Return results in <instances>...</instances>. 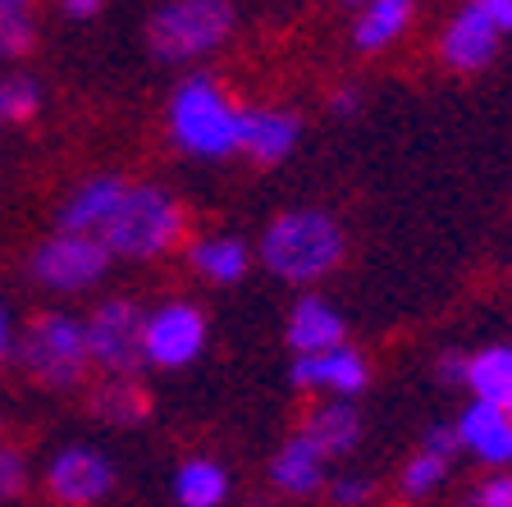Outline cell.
Wrapping results in <instances>:
<instances>
[{
    "label": "cell",
    "instance_id": "8",
    "mask_svg": "<svg viewBox=\"0 0 512 507\" xmlns=\"http://www.w3.org/2000/svg\"><path fill=\"white\" fill-rule=\"evenodd\" d=\"M206 348V316L192 302H160L142 320V357L156 370H183Z\"/></svg>",
    "mask_w": 512,
    "mask_h": 507
},
{
    "label": "cell",
    "instance_id": "17",
    "mask_svg": "<svg viewBox=\"0 0 512 507\" xmlns=\"http://www.w3.org/2000/svg\"><path fill=\"white\" fill-rule=\"evenodd\" d=\"M87 407L106 425H142L151 416V393L142 389L138 375H101Z\"/></svg>",
    "mask_w": 512,
    "mask_h": 507
},
{
    "label": "cell",
    "instance_id": "27",
    "mask_svg": "<svg viewBox=\"0 0 512 507\" xmlns=\"http://www.w3.org/2000/svg\"><path fill=\"white\" fill-rule=\"evenodd\" d=\"M371 494H375V485L371 480H362V476H339L334 480V489H330V498L339 507H362Z\"/></svg>",
    "mask_w": 512,
    "mask_h": 507
},
{
    "label": "cell",
    "instance_id": "26",
    "mask_svg": "<svg viewBox=\"0 0 512 507\" xmlns=\"http://www.w3.org/2000/svg\"><path fill=\"white\" fill-rule=\"evenodd\" d=\"M28 489V457L23 448L0 444V498H19Z\"/></svg>",
    "mask_w": 512,
    "mask_h": 507
},
{
    "label": "cell",
    "instance_id": "29",
    "mask_svg": "<svg viewBox=\"0 0 512 507\" xmlns=\"http://www.w3.org/2000/svg\"><path fill=\"white\" fill-rule=\"evenodd\" d=\"M439 380L467 384V357H462V352H444V357H439Z\"/></svg>",
    "mask_w": 512,
    "mask_h": 507
},
{
    "label": "cell",
    "instance_id": "32",
    "mask_svg": "<svg viewBox=\"0 0 512 507\" xmlns=\"http://www.w3.org/2000/svg\"><path fill=\"white\" fill-rule=\"evenodd\" d=\"M485 5V14H490L494 23H499V32H512V0H480Z\"/></svg>",
    "mask_w": 512,
    "mask_h": 507
},
{
    "label": "cell",
    "instance_id": "35",
    "mask_svg": "<svg viewBox=\"0 0 512 507\" xmlns=\"http://www.w3.org/2000/svg\"><path fill=\"white\" fill-rule=\"evenodd\" d=\"M32 5H37V0H0V14H14V19H32Z\"/></svg>",
    "mask_w": 512,
    "mask_h": 507
},
{
    "label": "cell",
    "instance_id": "25",
    "mask_svg": "<svg viewBox=\"0 0 512 507\" xmlns=\"http://www.w3.org/2000/svg\"><path fill=\"white\" fill-rule=\"evenodd\" d=\"M37 42V23L32 19H14V14H0V64L23 60Z\"/></svg>",
    "mask_w": 512,
    "mask_h": 507
},
{
    "label": "cell",
    "instance_id": "28",
    "mask_svg": "<svg viewBox=\"0 0 512 507\" xmlns=\"http://www.w3.org/2000/svg\"><path fill=\"white\" fill-rule=\"evenodd\" d=\"M480 507H512V476H494L480 485Z\"/></svg>",
    "mask_w": 512,
    "mask_h": 507
},
{
    "label": "cell",
    "instance_id": "34",
    "mask_svg": "<svg viewBox=\"0 0 512 507\" xmlns=\"http://www.w3.org/2000/svg\"><path fill=\"white\" fill-rule=\"evenodd\" d=\"M334 115H352V110H357V92H352V87H343V92H334Z\"/></svg>",
    "mask_w": 512,
    "mask_h": 507
},
{
    "label": "cell",
    "instance_id": "13",
    "mask_svg": "<svg viewBox=\"0 0 512 507\" xmlns=\"http://www.w3.org/2000/svg\"><path fill=\"white\" fill-rule=\"evenodd\" d=\"M293 384L298 389H330L334 398H352V393L366 389V361L362 352L352 348H325V352H307V357L293 361Z\"/></svg>",
    "mask_w": 512,
    "mask_h": 507
},
{
    "label": "cell",
    "instance_id": "21",
    "mask_svg": "<svg viewBox=\"0 0 512 507\" xmlns=\"http://www.w3.org/2000/svg\"><path fill=\"white\" fill-rule=\"evenodd\" d=\"M174 498L179 507H220L229 498V471L211 457H188L174 471Z\"/></svg>",
    "mask_w": 512,
    "mask_h": 507
},
{
    "label": "cell",
    "instance_id": "12",
    "mask_svg": "<svg viewBox=\"0 0 512 507\" xmlns=\"http://www.w3.org/2000/svg\"><path fill=\"white\" fill-rule=\"evenodd\" d=\"M128 179L124 174H87L83 183L69 188V197L55 211V229L60 233H101V224L110 220L115 201L124 197Z\"/></svg>",
    "mask_w": 512,
    "mask_h": 507
},
{
    "label": "cell",
    "instance_id": "1",
    "mask_svg": "<svg viewBox=\"0 0 512 507\" xmlns=\"http://www.w3.org/2000/svg\"><path fill=\"white\" fill-rule=\"evenodd\" d=\"M183 229H188V215L170 188L128 183L96 238L106 243L110 261H156L183 243Z\"/></svg>",
    "mask_w": 512,
    "mask_h": 507
},
{
    "label": "cell",
    "instance_id": "33",
    "mask_svg": "<svg viewBox=\"0 0 512 507\" xmlns=\"http://www.w3.org/2000/svg\"><path fill=\"white\" fill-rule=\"evenodd\" d=\"M14 352V320H10V311H5V302H0V361Z\"/></svg>",
    "mask_w": 512,
    "mask_h": 507
},
{
    "label": "cell",
    "instance_id": "5",
    "mask_svg": "<svg viewBox=\"0 0 512 507\" xmlns=\"http://www.w3.org/2000/svg\"><path fill=\"white\" fill-rule=\"evenodd\" d=\"M14 361L19 370L28 375L32 384L55 393H69L87 380V334H83V320L69 316V311H42L32 316L23 334H14Z\"/></svg>",
    "mask_w": 512,
    "mask_h": 507
},
{
    "label": "cell",
    "instance_id": "11",
    "mask_svg": "<svg viewBox=\"0 0 512 507\" xmlns=\"http://www.w3.org/2000/svg\"><path fill=\"white\" fill-rule=\"evenodd\" d=\"M302 124L284 110L270 106H238V151L256 165H279L288 151L298 147Z\"/></svg>",
    "mask_w": 512,
    "mask_h": 507
},
{
    "label": "cell",
    "instance_id": "23",
    "mask_svg": "<svg viewBox=\"0 0 512 507\" xmlns=\"http://www.w3.org/2000/svg\"><path fill=\"white\" fill-rule=\"evenodd\" d=\"M42 83L32 74H5L0 78V119L5 124H28L42 110Z\"/></svg>",
    "mask_w": 512,
    "mask_h": 507
},
{
    "label": "cell",
    "instance_id": "15",
    "mask_svg": "<svg viewBox=\"0 0 512 507\" xmlns=\"http://www.w3.org/2000/svg\"><path fill=\"white\" fill-rule=\"evenodd\" d=\"M270 480H275L279 494L307 498L325 485V457H320V448L298 430L293 439H284V448L275 453V462H270Z\"/></svg>",
    "mask_w": 512,
    "mask_h": 507
},
{
    "label": "cell",
    "instance_id": "4",
    "mask_svg": "<svg viewBox=\"0 0 512 507\" xmlns=\"http://www.w3.org/2000/svg\"><path fill=\"white\" fill-rule=\"evenodd\" d=\"M234 0H160L147 14V51L160 64H192L234 37Z\"/></svg>",
    "mask_w": 512,
    "mask_h": 507
},
{
    "label": "cell",
    "instance_id": "38",
    "mask_svg": "<svg viewBox=\"0 0 512 507\" xmlns=\"http://www.w3.org/2000/svg\"><path fill=\"white\" fill-rule=\"evenodd\" d=\"M0 124H5V119H0Z\"/></svg>",
    "mask_w": 512,
    "mask_h": 507
},
{
    "label": "cell",
    "instance_id": "24",
    "mask_svg": "<svg viewBox=\"0 0 512 507\" xmlns=\"http://www.w3.org/2000/svg\"><path fill=\"white\" fill-rule=\"evenodd\" d=\"M444 471H448V457H444V453H430V448H421V453H416L412 462L403 466V494H407V498L430 494V489L444 480Z\"/></svg>",
    "mask_w": 512,
    "mask_h": 507
},
{
    "label": "cell",
    "instance_id": "19",
    "mask_svg": "<svg viewBox=\"0 0 512 507\" xmlns=\"http://www.w3.org/2000/svg\"><path fill=\"white\" fill-rule=\"evenodd\" d=\"M188 265L202 279H211V284H238V279L247 275V265H252V252H247V243H238V238L215 233V238H197V243L188 247Z\"/></svg>",
    "mask_w": 512,
    "mask_h": 507
},
{
    "label": "cell",
    "instance_id": "31",
    "mask_svg": "<svg viewBox=\"0 0 512 507\" xmlns=\"http://www.w3.org/2000/svg\"><path fill=\"white\" fill-rule=\"evenodd\" d=\"M421 448H430V453H444V457H453V448H458V430H444V425H435V430L426 434V444Z\"/></svg>",
    "mask_w": 512,
    "mask_h": 507
},
{
    "label": "cell",
    "instance_id": "36",
    "mask_svg": "<svg viewBox=\"0 0 512 507\" xmlns=\"http://www.w3.org/2000/svg\"><path fill=\"white\" fill-rule=\"evenodd\" d=\"M503 412H508V416H512V402H508V407H503Z\"/></svg>",
    "mask_w": 512,
    "mask_h": 507
},
{
    "label": "cell",
    "instance_id": "30",
    "mask_svg": "<svg viewBox=\"0 0 512 507\" xmlns=\"http://www.w3.org/2000/svg\"><path fill=\"white\" fill-rule=\"evenodd\" d=\"M60 10H64V19H96V14L106 10V0H60Z\"/></svg>",
    "mask_w": 512,
    "mask_h": 507
},
{
    "label": "cell",
    "instance_id": "3",
    "mask_svg": "<svg viewBox=\"0 0 512 507\" xmlns=\"http://www.w3.org/2000/svg\"><path fill=\"white\" fill-rule=\"evenodd\" d=\"M170 138L183 156L224 160L238 151V106L215 78L188 74L170 96Z\"/></svg>",
    "mask_w": 512,
    "mask_h": 507
},
{
    "label": "cell",
    "instance_id": "16",
    "mask_svg": "<svg viewBox=\"0 0 512 507\" xmlns=\"http://www.w3.org/2000/svg\"><path fill=\"white\" fill-rule=\"evenodd\" d=\"M416 14V0H362L357 5V23H352V42L357 51H389L407 32Z\"/></svg>",
    "mask_w": 512,
    "mask_h": 507
},
{
    "label": "cell",
    "instance_id": "9",
    "mask_svg": "<svg viewBox=\"0 0 512 507\" xmlns=\"http://www.w3.org/2000/svg\"><path fill=\"white\" fill-rule=\"evenodd\" d=\"M115 489V466L106 453H96L87 444L60 448L46 462V494L60 507H96Z\"/></svg>",
    "mask_w": 512,
    "mask_h": 507
},
{
    "label": "cell",
    "instance_id": "22",
    "mask_svg": "<svg viewBox=\"0 0 512 507\" xmlns=\"http://www.w3.org/2000/svg\"><path fill=\"white\" fill-rule=\"evenodd\" d=\"M467 384L480 402H512V348H485L467 357Z\"/></svg>",
    "mask_w": 512,
    "mask_h": 507
},
{
    "label": "cell",
    "instance_id": "10",
    "mask_svg": "<svg viewBox=\"0 0 512 507\" xmlns=\"http://www.w3.org/2000/svg\"><path fill=\"white\" fill-rule=\"evenodd\" d=\"M499 37H503L499 23L485 14L480 0H471V5H462V10L453 14V23L444 28L439 55H444V64H453L458 74H476V69H485V64L494 60Z\"/></svg>",
    "mask_w": 512,
    "mask_h": 507
},
{
    "label": "cell",
    "instance_id": "6",
    "mask_svg": "<svg viewBox=\"0 0 512 507\" xmlns=\"http://www.w3.org/2000/svg\"><path fill=\"white\" fill-rule=\"evenodd\" d=\"M110 252L96 233H60L55 229L46 243L32 247L28 256V279L46 293L74 297V293H92L101 279L110 275Z\"/></svg>",
    "mask_w": 512,
    "mask_h": 507
},
{
    "label": "cell",
    "instance_id": "37",
    "mask_svg": "<svg viewBox=\"0 0 512 507\" xmlns=\"http://www.w3.org/2000/svg\"><path fill=\"white\" fill-rule=\"evenodd\" d=\"M348 5H362V0H348Z\"/></svg>",
    "mask_w": 512,
    "mask_h": 507
},
{
    "label": "cell",
    "instance_id": "18",
    "mask_svg": "<svg viewBox=\"0 0 512 507\" xmlns=\"http://www.w3.org/2000/svg\"><path fill=\"white\" fill-rule=\"evenodd\" d=\"M343 343V316L320 302V297H302L293 316H288V348L307 357V352H325V348H339Z\"/></svg>",
    "mask_w": 512,
    "mask_h": 507
},
{
    "label": "cell",
    "instance_id": "2",
    "mask_svg": "<svg viewBox=\"0 0 512 507\" xmlns=\"http://www.w3.org/2000/svg\"><path fill=\"white\" fill-rule=\"evenodd\" d=\"M343 261V229L325 211H284L261 233V265L284 284H316Z\"/></svg>",
    "mask_w": 512,
    "mask_h": 507
},
{
    "label": "cell",
    "instance_id": "20",
    "mask_svg": "<svg viewBox=\"0 0 512 507\" xmlns=\"http://www.w3.org/2000/svg\"><path fill=\"white\" fill-rule=\"evenodd\" d=\"M302 434H307L311 444L320 448V457L330 462V457H343L357 448V439H362V416L352 412L348 402H330V407H320V412L307 416Z\"/></svg>",
    "mask_w": 512,
    "mask_h": 507
},
{
    "label": "cell",
    "instance_id": "7",
    "mask_svg": "<svg viewBox=\"0 0 512 507\" xmlns=\"http://www.w3.org/2000/svg\"><path fill=\"white\" fill-rule=\"evenodd\" d=\"M142 320H147V311L133 297L96 302L92 316L83 320L92 370H101V375H142L147 370V357H142Z\"/></svg>",
    "mask_w": 512,
    "mask_h": 507
},
{
    "label": "cell",
    "instance_id": "14",
    "mask_svg": "<svg viewBox=\"0 0 512 507\" xmlns=\"http://www.w3.org/2000/svg\"><path fill=\"white\" fill-rule=\"evenodd\" d=\"M458 444L490 466H512V416L499 402H471L458 416Z\"/></svg>",
    "mask_w": 512,
    "mask_h": 507
}]
</instances>
